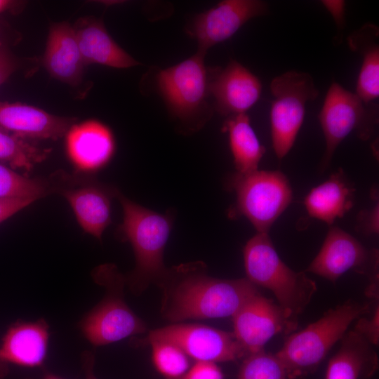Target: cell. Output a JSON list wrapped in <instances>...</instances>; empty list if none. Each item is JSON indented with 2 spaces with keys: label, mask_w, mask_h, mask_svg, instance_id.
Returning a JSON list of instances; mask_svg holds the SVG:
<instances>
[{
  "label": "cell",
  "mask_w": 379,
  "mask_h": 379,
  "mask_svg": "<svg viewBox=\"0 0 379 379\" xmlns=\"http://www.w3.org/2000/svg\"><path fill=\"white\" fill-rule=\"evenodd\" d=\"M220 368L214 362L197 361L182 375L173 379H223Z\"/></svg>",
  "instance_id": "f1b7e54d"
},
{
  "label": "cell",
  "mask_w": 379,
  "mask_h": 379,
  "mask_svg": "<svg viewBox=\"0 0 379 379\" xmlns=\"http://www.w3.org/2000/svg\"><path fill=\"white\" fill-rule=\"evenodd\" d=\"M244 261L246 278L272 291L278 305L297 321L317 291L315 281L283 262L268 233L257 232L246 242Z\"/></svg>",
  "instance_id": "277c9868"
},
{
  "label": "cell",
  "mask_w": 379,
  "mask_h": 379,
  "mask_svg": "<svg viewBox=\"0 0 379 379\" xmlns=\"http://www.w3.org/2000/svg\"><path fill=\"white\" fill-rule=\"evenodd\" d=\"M321 3L332 15L338 29H343L345 23V1L326 0L321 1Z\"/></svg>",
  "instance_id": "836d02e7"
},
{
  "label": "cell",
  "mask_w": 379,
  "mask_h": 379,
  "mask_svg": "<svg viewBox=\"0 0 379 379\" xmlns=\"http://www.w3.org/2000/svg\"><path fill=\"white\" fill-rule=\"evenodd\" d=\"M354 192L353 185L340 168L310 191L304 205L310 217L331 225L352 208Z\"/></svg>",
  "instance_id": "7402d4cb"
},
{
  "label": "cell",
  "mask_w": 379,
  "mask_h": 379,
  "mask_svg": "<svg viewBox=\"0 0 379 379\" xmlns=\"http://www.w3.org/2000/svg\"><path fill=\"white\" fill-rule=\"evenodd\" d=\"M378 250H368L355 237L339 227L328 230L322 246L305 272L335 283L348 270L378 280Z\"/></svg>",
  "instance_id": "8fae6325"
},
{
  "label": "cell",
  "mask_w": 379,
  "mask_h": 379,
  "mask_svg": "<svg viewBox=\"0 0 379 379\" xmlns=\"http://www.w3.org/2000/svg\"><path fill=\"white\" fill-rule=\"evenodd\" d=\"M9 373L8 363L2 357L0 351V379H4Z\"/></svg>",
  "instance_id": "d590c367"
},
{
  "label": "cell",
  "mask_w": 379,
  "mask_h": 379,
  "mask_svg": "<svg viewBox=\"0 0 379 379\" xmlns=\"http://www.w3.org/2000/svg\"><path fill=\"white\" fill-rule=\"evenodd\" d=\"M378 201L369 209L362 210L357 215L356 229L365 235L378 234L379 232Z\"/></svg>",
  "instance_id": "4dcf8cb0"
},
{
  "label": "cell",
  "mask_w": 379,
  "mask_h": 379,
  "mask_svg": "<svg viewBox=\"0 0 379 379\" xmlns=\"http://www.w3.org/2000/svg\"><path fill=\"white\" fill-rule=\"evenodd\" d=\"M30 199H0V223L9 218L20 210L32 204Z\"/></svg>",
  "instance_id": "1f68e13d"
},
{
  "label": "cell",
  "mask_w": 379,
  "mask_h": 379,
  "mask_svg": "<svg viewBox=\"0 0 379 379\" xmlns=\"http://www.w3.org/2000/svg\"><path fill=\"white\" fill-rule=\"evenodd\" d=\"M19 62L6 48H0V86L18 69Z\"/></svg>",
  "instance_id": "d6a6232c"
},
{
  "label": "cell",
  "mask_w": 379,
  "mask_h": 379,
  "mask_svg": "<svg viewBox=\"0 0 379 379\" xmlns=\"http://www.w3.org/2000/svg\"><path fill=\"white\" fill-rule=\"evenodd\" d=\"M370 303L348 300L326 311L305 328L291 333L275 354L288 379L307 375L317 370L350 325L370 312Z\"/></svg>",
  "instance_id": "3957f363"
},
{
  "label": "cell",
  "mask_w": 379,
  "mask_h": 379,
  "mask_svg": "<svg viewBox=\"0 0 379 379\" xmlns=\"http://www.w3.org/2000/svg\"><path fill=\"white\" fill-rule=\"evenodd\" d=\"M237 379H288L281 361L276 354L264 350L248 354L242 361Z\"/></svg>",
  "instance_id": "83f0119b"
},
{
  "label": "cell",
  "mask_w": 379,
  "mask_h": 379,
  "mask_svg": "<svg viewBox=\"0 0 379 379\" xmlns=\"http://www.w3.org/2000/svg\"><path fill=\"white\" fill-rule=\"evenodd\" d=\"M326 141L321 171L326 170L340 142L352 132L367 140L375 133L378 123V109L375 105L365 104L355 93L333 82L325 97L319 114Z\"/></svg>",
  "instance_id": "52a82bcc"
},
{
  "label": "cell",
  "mask_w": 379,
  "mask_h": 379,
  "mask_svg": "<svg viewBox=\"0 0 379 379\" xmlns=\"http://www.w3.org/2000/svg\"><path fill=\"white\" fill-rule=\"evenodd\" d=\"M48 338L49 326L44 319L34 321L18 320L7 329L0 351L8 364L40 366L46 359Z\"/></svg>",
  "instance_id": "d6986e66"
},
{
  "label": "cell",
  "mask_w": 379,
  "mask_h": 379,
  "mask_svg": "<svg viewBox=\"0 0 379 379\" xmlns=\"http://www.w3.org/2000/svg\"><path fill=\"white\" fill-rule=\"evenodd\" d=\"M205 55L197 51L192 57L162 69L157 75L158 88L167 107L173 117L185 124H194L209 95L211 70L207 72L204 65Z\"/></svg>",
  "instance_id": "9c48e42d"
},
{
  "label": "cell",
  "mask_w": 379,
  "mask_h": 379,
  "mask_svg": "<svg viewBox=\"0 0 379 379\" xmlns=\"http://www.w3.org/2000/svg\"><path fill=\"white\" fill-rule=\"evenodd\" d=\"M378 39V27L371 24L353 32L347 39L350 48L363 56L355 93L365 104H369L379 95Z\"/></svg>",
  "instance_id": "603a6c76"
},
{
  "label": "cell",
  "mask_w": 379,
  "mask_h": 379,
  "mask_svg": "<svg viewBox=\"0 0 379 379\" xmlns=\"http://www.w3.org/2000/svg\"><path fill=\"white\" fill-rule=\"evenodd\" d=\"M43 65L54 78L72 86L82 81L85 66L76 34L67 22L51 25Z\"/></svg>",
  "instance_id": "ac0fdd59"
},
{
  "label": "cell",
  "mask_w": 379,
  "mask_h": 379,
  "mask_svg": "<svg viewBox=\"0 0 379 379\" xmlns=\"http://www.w3.org/2000/svg\"><path fill=\"white\" fill-rule=\"evenodd\" d=\"M117 191L92 178L62 172L58 193L68 201L81 229L101 240L112 222V199Z\"/></svg>",
  "instance_id": "7c38bea8"
},
{
  "label": "cell",
  "mask_w": 379,
  "mask_h": 379,
  "mask_svg": "<svg viewBox=\"0 0 379 379\" xmlns=\"http://www.w3.org/2000/svg\"><path fill=\"white\" fill-rule=\"evenodd\" d=\"M156 340L175 344L196 361H233L247 355L233 332L203 324L175 323L152 330L145 338L134 342L148 345Z\"/></svg>",
  "instance_id": "30bf717a"
},
{
  "label": "cell",
  "mask_w": 379,
  "mask_h": 379,
  "mask_svg": "<svg viewBox=\"0 0 379 379\" xmlns=\"http://www.w3.org/2000/svg\"><path fill=\"white\" fill-rule=\"evenodd\" d=\"M56 173L49 178H29L0 163V199H30L36 201L57 193Z\"/></svg>",
  "instance_id": "d4e9b609"
},
{
  "label": "cell",
  "mask_w": 379,
  "mask_h": 379,
  "mask_svg": "<svg viewBox=\"0 0 379 379\" xmlns=\"http://www.w3.org/2000/svg\"><path fill=\"white\" fill-rule=\"evenodd\" d=\"M92 277L105 294L79 321L83 335L93 345L102 346L145 333L147 324L125 301V275L114 265L104 264L93 270Z\"/></svg>",
  "instance_id": "5b68a950"
},
{
  "label": "cell",
  "mask_w": 379,
  "mask_h": 379,
  "mask_svg": "<svg viewBox=\"0 0 379 379\" xmlns=\"http://www.w3.org/2000/svg\"><path fill=\"white\" fill-rule=\"evenodd\" d=\"M161 291V317L172 323L232 317L258 288L247 278L210 276L201 261L168 268L156 284Z\"/></svg>",
  "instance_id": "6da1fadb"
},
{
  "label": "cell",
  "mask_w": 379,
  "mask_h": 379,
  "mask_svg": "<svg viewBox=\"0 0 379 379\" xmlns=\"http://www.w3.org/2000/svg\"><path fill=\"white\" fill-rule=\"evenodd\" d=\"M354 331L364 337L372 345L379 342V307L377 305L369 318L359 317Z\"/></svg>",
  "instance_id": "f546056e"
},
{
  "label": "cell",
  "mask_w": 379,
  "mask_h": 379,
  "mask_svg": "<svg viewBox=\"0 0 379 379\" xmlns=\"http://www.w3.org/2000/svg\"><path fill=\"white\" fill-rule=\"evenodd\" d=\"M76 120L26 104L0 102V128L24 139H60L65 136Z\"/></svg>",
  "instance_id": "e0dca14e"
},
{
  "label": "cell",
  "mask_w": 379,
  "mask_h": 379,
  "mask_svg": "<svg viewBox=\"0 0 379 379\" xmlns=\"http://www.w3.org/2000/svg\"><path fill=\"white\" fill-rule=\"evenodd\" d=\"M13 4V1L0 0V13L11 8Z\"/></svg>",
  "instance_id": "8d00e7d4"
},
{
  "label": "cell",
  "mask_w": 379,
  "mask_h": 379,
  "mask_svg": "<svg viewBox=\"0 0 379 379\" xmlns=\"http://www.w3.org/2000/svg\"><path fill=\"white\" fill-rule=\"evenodd\" d=\"M338 352L330 359L325 379H366L378 367L373 345L356 331H347Z\"/></svg>",
  "instance_id": "44dd1931"
},
{
  "label": "cell",
  "mask_w": 379,
  "mask_h": 379,
  "mask_svg": "<svg viewBox=\"0 0 379 379\" xmlns=\"http://www.w3.org/2000/svg\"><path fill=\"white\" fill-rule=\"evenodd\" d=\"M73 28L85 65L99 64L128 68L139 64L112 39L101 20L93 17L82 18Z\"/></svg>",
  "instance_id": "ffe728a7"
},
{
  "label": "cell",
  "mask_w": 379,
  "mask_h": 379,
  "mask_svg": "<svg viewBox=\"0 0 379 379\" xmlns=\"http://www.w3.org/2000/svg\"><path fill=\"white\" fill-rule=\"evenodd\" d=\"M268 5L260 0H225L197 15L187 32L198 42V51L232 37L249 20L265 15Z\"/></svg>",
  "instance_id": "5bb4252c"
},
{
  "label": "cell",
  "mask_w": 379,
  "mask_h": 379,
  "mask_svg": "<svg viewBox=\"0 0 379 379\" xmlns=\"http://www.w3.org/2000/svg\"><path fill=\"white\" fill-rule=\"evenodd\" d=\"M270 88L274 97L270 109L272 146L281 159L295 142L307 102L315 100L319 91L310 74L293 70L274 77Z\"/></svg>",
  "instance_id": "ba28073f"
},
{
  "label": "cell",
  "mask_w": 379,
  "mask_h": 379,
  "mask_svg": "<svg viewBox=\"0 0 379 379\" xmlns=\"http://www.w3.org/2000/svg\"><path fill=\"white\" fill-rule=\"evenodd\" d=\"M49 152L0 128V160L12 168L29 172L45 160Z\"/></svg>",
  "instance_id": "484cf974"
},
{
  "label": "cell",
  "mask_w": 379,
  "mask_h": 379,
  "mask_svg": "<svg viewBox=\"0 0 379 379\" xmlns=\"http://www.w3.org/2000/svg\"><path fill=\"white\" fill-rule=\"evenodd\" d=\"M236 194L228 217H245L258 233H269L275 220L288 206L293 192L288 178L279 171L234 173L226 182Z\"/></svg>",
  "instance_id": "8992f818"
},
{
  "label": "cell",
  "mask_w": 379,
  "mask_h": 379,
  "mask_svg": "<svg viewBox=\"0 0 379 379\" xmlns=\"http://www.w3.org/2000/svg\"><path fill=\"white\" fill-rule=\"evenodd\" d=\"M152 358L157 370L166 379L178 378L190 366V357L173 343L156 340L149 343Z\"/></svg>",
  "instance_id": "4316f807"
},
{
  "label": "cell",
  "mask_w": 379,
  "mask_h": 379,
  "mask_svg": "<svg viewBox=\"0 0 379 379\" xmlns=\"http://www.w3.org/2000/svg\"><path fill=\"white\" fill-rule=\"evenodd\" d=\"M81 364L85 379H98L94 373L95 354L91 351H84L81 354Z\"/></svg>",
  "instance_id": "e575fe53"
},
{
  "label": "cell",
  "mask_w": 379,
  "mask_h": 379,
  "mask_svg": "<svg viewBox=\"0 0 379 379\" xmlns=\"http://www.w3.org/2000/svg\"><path fill=\"white\" fill-rule=\"evenodd\" d=\"M222 131L228 133L237 173L245 174L258 170L265 148L253 129L248 116L244 113L227 117Z\"/></svg>",
  "instance_id": "cb8c5ba5"
},
{
  "label": "cell",
  "mask_w": 379,
  "mask_h": 379,
  "mask_svg": "<svg viewBox=\"0 0 379 379\" xmlns=\"http://www.w3.org/2000/svg\"><path fill=\"white\" fill-rule=\"evenodd\" d=\"M208 90L216 111L229 117L251 108L260 97L262 84L247 68L231 60L223 69L211 70Z\"/></svg>",
  "instance_id": "9a60e30c"
},
{
  "label": "cell",
  "mask_w": 379,
  "mask_h": 379,
  "mask_svg": "<svg viewBox=\"0 0 379 379\" xmlns=\"http://www.w3.org/2000/svg\"><path fill=\"white\" fill-rule=\"evenodd\" d=\"M115 197L123 210V221L117 229V235L131 244L135 260L134 269L125 275L126 285L139 295L150 284H156L168 269L164 262V252L173 227L174 211L157 213L131 201L118 190Z\"/></svg>",
  "instance_id": "7a4b0ae2"
},
{
  "label": "cell",
  "mask_w": 379,
  "mask_h": 379,
  "mask_svg": "<svg viewBox=\"0 0 379 379\" xmlns=\"http://www.w3.org/2000/svg\"><path fill=\"white\" fill-rule=\"evenodd\" d=\"M66 151L76 170L91 174L105 167L115 150L110 129L103 124L90 120L74 124L65 135Z\"/></svg>",
  "instance_id": "2e32d148"
},
{
  "label": "cell",
  "mask_w": 379,
  "mask_h": 379,
  "mask_svg": "<svg viewBox=\"0 0 379 379\" xmlns=\"http://www.w3.org/2000/svg\"><path fill=\"white\" fill-rule=\"evenodd\" d=\"M237 341L248 354L264 350L277 334H289L298 322L272 299L258 293L246 301L232 317Z\"/></svg>",
  "instance_id": "4fadbf2b"
},
{
  "label": "cell",
  "mask_w": 379,
  "mask_h": 379,
  "mask_svg": "<svg viewBox=\"0 0 379 379\" xmlns=\"http://www.w3.org/2000/svg\"><path fill=\"white\" fill-rule=\"evenodd\" d=\"M44 379H64V378H62L54 374L47 373L45 374Z\"/></svg>",
  "instance_id": "74e56055"
}]
</instances>
